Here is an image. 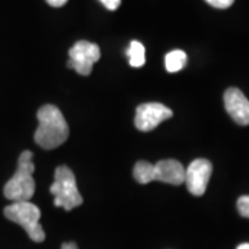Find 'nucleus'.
<instances>
[{
    "mask_svg": "<svg viewBox=\"0 0 249 249\" xmlns=\"http://www.w3.org/2000/svg\"><path fill=\"white\" fill-rule=\"evenodd\" d=\"M101 52L96 43L88 40H79L70 49V60L67 67L75 70L79 75L88 76L91 73L93 65L100 60Z\"/></svg>",
    "mask_w": 249,
    "mask_h": 249,
    "instance_id": "nucleus-6",
    "label": "nucleus"
},
{
    "mask_svg": "<svg viewBox=\"0 0 249 249\" xmlns=\"http://www.w3.org/2000/svg\"><path fill=\"white\" fill-rule=\"evenodd\" d=\"M50 193L54 196V206L72 211L73 208L83 204L75 175L68 166L61 165L55 169L54 183L50 187Z\"/></svg>",
    "mask_w": 249,
    "mask_h": 249,
    "instance_id": "nucleus-4",
    "label": "nucleus"
},
{
    "mask_svg": "<svg viewBox=\"0 0 249 249\" xmlns=\"http://www.w3.org/2000/svg\"><path fill=\"white\" fill-rule=\"evenodd\" d=\"M224 107L235 124H249V100L240 89L230 88L224 91Z\"/></svg>",
    "mask_w": 249,
    "mask_h": 249,
    "instance_id": "nucleus-9",
    "label": "nucleus"
},
{
    "mask_svg": "<svg viewBox=\"0 0 249 249\" xmlns=\"http://www.w3.org/2000/svg\"><path fill=\"white\" fill-rule=\"evenodd\" d=\"M52 7H62L68 0H46Z\"/></svg>",
    "mask_w": 249,
    "mask_h": 249,
    "instance_id": "nucleus-15",
    "label": "nucleus"
},
{
    "mask_svg": "<svg viewBox=\"0 0 249 249\" xmlns=\"http://www.w3.org/2000/svg\"><path fill=\"white\" fill-rule=\"evenodd\" d=\"M61 249H78V247L73 242H65V244H62Z\"/></svg>",
    "mask_w": 249,
    "mask_h": 249,
    "instance_id": "nucleus-16",
    "label": "nucleus"
},
{
    "mask_svg": "<svg viewBox=\"0 0 249 249\" xmlns=\"http://www.w3.org/2000/svg\"><path fill=\"white\" fill-rule=\"evenodd\" d=\"M32 160H34L32 151L21 152L18 158L17 170L14 176L6 183L3 190L4 196L10 201L14 202L29 201L35 194V178H34L35 165Z\"/></svg>",
    "mask_w": 249,
    "mask_h": 249,
    "instance_id": "nucleus-3",
    "label": "nucleus"
},
{
    "mask_svg": "<svg viewBox=\"0 0 249 249\" xmlns=\"http://www.w3.org/2000/svg\"><path fill=\"white\" fill-rule=\"evenodd\" d=\"M237 208L241 216L249 219V196H242L237 201Z\"/></svg>",
    "mask_w": 249,
    "mask_h": 249,
    "instance_id": "nucleus-12",
    "label": "nucleus"
},
{
    "mask_svg": "<svg viewBox=\"0 0 249 249\" xmlns=\"http://www.w3.org/2000/svg\"><path fill=\"white\" fill-rule=\"evenodd\" d=\"M186 64L187 54L183 50H173L165 57V65L168 72H178L186 67Z\"/></svg>",
    "mask_w": 249,
    "mask_h": 249,
    "instance_id": "nucleus-10",
    "label": "nucleus"
},
{
    "mask_svg": "<svg viewBox=\"0 0 249 249\" xmlns=\"http://www.w3.org/2000/svg\"><path fill=\"white\" fill-rule=\"evenodd\" d=\"M133 178L140 184L160 181L180 186L186 178V168H183V165L176 160H162L155 165L147 160H139L134 165Z\"/></svg>",
    "mask_w": 249,
    "mask_h": 249,
    "instance_id": "nucleus-2",
    "label": "nucleus"
},
{
    "mask_svg": "<svg viewBox=\"0 0 249 249\" xmlns=\"http://www.w3.org/2000/svg\"><path fill=\"white\" fill-rule=\"evenodd\" d=\"M4 216L11 222L19 224L28 237L35 242H43L46 238L45 230L40 226V209L29 201L13 202L4 208Z\"/></svg>",
    "mask_w": 249,
    "mask_h": 249,
    "instance_id": "nucleus-5",
    "label": "nucleus"
},
{
    "mask_svg": "<svg viewBox=\"0 0 249 249\" xmlns=\"http://www.w3.org/2000/svg\"><path fill=\"white\" fill-rule=\"evenodd\" d=\"M237 249H249V244H241L237 247Z\"/></svg>",
    "mask_w": 249,
    "mask_h": 249,
    "instance_id": "nucleus-17",
    "label": "nucleus"
},
{
    "mask_svg": "<svg viewBox=\"0 0 249 249\" xmlns=\"http://www.w3.org/2000/svg\"><path fill=\"white\" fill-rule=\"evenodd\" d=\"M206 3H209L212 7L214 9H229L230 6H232V3H234V0H205Z\"/></svg>",
    "mask_w": 249,
    "mask_h": 249,
    "instance_id": "nucleus-13",
    "label": "nucleus"
},
{
    "mask_svg": "<svg viewBox=\"0 0 249 249\" xmlns=\"http://www.w3.org/2000/svg\"><path fill=\"white\" fill-rule=\"evenodd\" d=\"M108 10H111V11H114L116 10L119 6H121V0H100Z\"/></svg>",
    "mask_w": 249,
    "mask_h": 249,
    "instance_id": "nucleus-14",
    "label": "nucleus"
},
{
    "mask_svg": "<svg viewBox=\"0 0 249 249\" xmlns=\"http://www.w3.org/2000/svg\"><path fill=\"white\" fill-rule=\"evenodd\" d=\"M127 55H129V64L133 68H140L145 64V49L140 42L133 40L130 43L129 50H127Z\"/></svg>",
    "mask_w": 249,
    "mask_h": 249,
    "instance_id": "nucleus-11",
    "label": "nucleus"
},
{
    "mask_svg": "<svg viewBox=\"0 0 249 249\" xmlns=\"http://www.w3.org/2000/svg\"><path fill=\"white\" fill-rule=\"evenodd\" d=\"M211 176H212L211 160L198 158V160H193L188 165V168H186L184 183H186L188 191L193 196H201L206 191V187H208Z\"/></svg>",
    "mask_w": 249,
    "mask_h": 249,
    "instance_id": "nucleus-8",
    "label": "nucleus"
},
{
    "mask_svg": "<svg viewBox=\"0 0 249 249\" xmlns=\"http://www.w3.org/2000/svg\"><path fill=\"white\" fill-rule=\"evenodd\" d=\"M173 116L172 109L160 103H145L136 109L134 124L140 132H151L160 122Z\"/></svg>",
    "mask_w": 249,
    "mask_h": 249,
    "instance_id": "nucleus-7",
    "label": "nucleus"
},
{
    "mask_svg": "<svg viewBox=\"0 0 249 249\" xmlns=\"http://www.w3.org/2000/svg\"><path fill=\"white\" fill-rule=\"evenodd\" d=\"M39 126L35 132V142L45 150H53L67 142L70 127L62 112L53 104H46L37 111Z\"/></svg>",
    "mask_w": 249,
    "mask_h": 249,
    "instance_id": "nucleus-1",
    "label": "nucleus"
}]
</instances>
